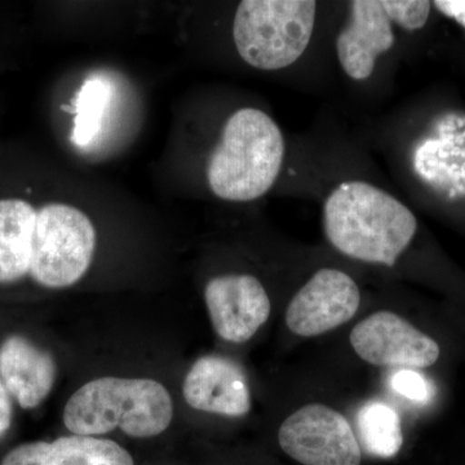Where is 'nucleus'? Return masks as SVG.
<instances>
[{
	"instance_id": "19",
	"label": "nucleus",
	"mask_w": 465,
	"mask_h": 465,
	"mask_svg": "<svg viewBox=\"0 0 465 465\" xmlns=\"http://www.w3.org/2000/svg\"><path fill=\"white\" fill-rule=\"evenodd\" d=\"M391 388L400 396L416 403H427L433 396L430 381L415 370H400L396 372L391 378Z\"/></svg>"
},
{
	"instance_id": "20",
	"label": "nucleus",
	"mask_w": 465,
	"mask_h": 465,
	"mask_svg": "<svg viewBox=\"0 0 465 465\" xmlns=\"http://www.w3.org/2000/svg\"><path fill=\"white\" fill-rule=\"evenodd\" d=\"M434 7L445 16L454 18L465 29V0H437Z\"/></svg>"
},
{
	"instance_id": "14",
	"label": "nucleus",
	"mask_w": 465,
	"mask_h": 465,
	"mask_svg": "<svg viewBox=\"0 0 465 465\" xmlns=\"http://www.w3.org/2000/svg\"><path fill=\"white\" fill-rule=\"evenodd\" d=\"M357 427L363 449L370 455L390 459L396 457L402 448L403 432L400 415L387 403L371 401L361 407Z\"/></svg>"
},
{
	"instance_id": "15",
	"label": "nucleus",
	"mask_w": 465,
	"mask_h": 465,
	"mask_svg": "<svg viewBox=\"0 0 465 465\" xmlns=\"http://www.w3.org/2000/svg\"><path fill=\"white\" fill-rule=\"evenodd\" d=\"M57 465H134L127 450L94 436L61 437L52 442Z\"/></svg>"
},
{
	"instance_id": "3",
	"label": "nucleus",
	"mask_w": 465,
	"mask_h": 465,
	"mask_svg": "<svg viewBox=\"0 0 465 465\" xmlns=\"http://www.w3.org/2000/svg\"><path fill=\"white\" fill-rule=\"evenodd\" d=\"M173 418L170 393L152 379H96L79 388L64 410V423L78 436L121 428L128 436L149 439L163 433Z\"/></svg>"
},
{
	"instance_id": "9",
	"label": "nucleus",
	"mask_w": 465,
	"mask_h": 465,
	"mask_svg": "<svg viewBox=\"0 0 465 465\" xmlns=\"http://www.w3.org/2000/svg\"><path fill=\"white\" fill-rule=\"evenodd\" d=\"M204 302L217 335L235 344L250 341L271 316L268 293L250 274L213 278L204 289Z\"/></svg>"
},
{
	"instance_id": "12",
	"label": "nucleus",
	"mask_w": 465,
	"mask_h": 465,
	"mask_svg": "<svg viewBox=\"0 0 465 465\" xmlns=\"http://www.w3.org/2000/svg\"><path fill=\"white\" fill-rule=\"evenodd\" d=\"M0 381L18 405L34 409L51 393L56 363L50 351L24 336H9L0 345Z\"/></svg>"
},
{
	"instance_id": "8",
	"label": "nucleus",
	"mask_w": 465,
	"mask_h": 465,
	"mask_svg": "<svg viewBox=\"0 0 465 465\" xmlns=\"http://www.w3.org/2000/svg\"><path fill=\"white\" fill-rule=\"evenodd\" d=\"M360 305V289L351 275L321 269L291 300L286 324L295 335L314 338L347 323Z\"/></svg>"
},
{
	"instance_id": "16",
	"label": "nucleus",
	"mask_w": 465,
	"mask_h": 465,
	"mask_svg": "<svg viewBox=\"0 0 465 465\" xmlns=\"http://www.w3.org/2000/svg\"><path fill=\"white\" fill-rule=\"evenodd\" d=\"M109 101V87L101 79H90L78 92L73 142L85 145L99 134L101 119Z\"/></svg>"
},
{
	"instance_id": "7",
	"label": "nucleus",
	"mask_w": 465,
	"mask_h": 465,
	"mask_svg": "<svg viewBox=\"0 0 465 465\" xmlns=\"http://www.w3.org/2000/svg\"><path fill=\"white\" fill-rule=\"evenodd\" d=\"M351 344L370 365L391 369H427L440 358V345L405 318L381 311L356 324Z\"/></svg>"
},
{
	"instance_id": "21",
	"label": "nucleus",
	"mask_w": 465,
	"mask_h": 465,
	"mask_svg": "<svg viewBox=\"0 0 465 465\" xmlns=\"http://www.w3.org/2000/svg\"><path fill=\"white\" fill-rule=\"evenodd\" d=\"M12 424L11 394L0 381V439L8 432Z\"/></svg>"
},
{
	"instance_id": "13",
	"label": "nucleus",
	"mask_w": 465,
	"mask_h": 465,
	"mask_svg": "<svg viewBox=\"0 0 465 465\" xmlns=\"http://www.w3.org/2000/svg\"><path fill=\"white\" fill-rule=\"evenodd\" d=\"M39 203L21 193H0V284L29 277Z\"/></svg>"
},
{
	"instance_id": "1",
	"label": "nucleus",
	"mask_w": 465,
	"mask_h": 465,
	"mask_svg": "<svg viewBox=\"0 0 465 465\" xmlns=\"http://www.w3.org/2000/svg\"><path fill=\"white\" fill-rule=\"evenodd\" d=\"M327 240L342 255L393 266L411 243L418 223L393 195L369 183H341L323 210Z\"/></svg>"
},
{
	"instance_id": "18",
	"label": "nucleus",
	"mask_w": 465,
	"mask_h": 465,
	"mask_svg": "<svg viewBox=\"0 0 465 465\" xmlns=\"http://www.w3.org/2000/svg\"><path fill=\"white\" fill-rule=\"evenodd\" d=\"M0 465H57V461L52 443L38 440L11 450Z\"/></svg>"
},
{
	"instance_id": "6",
	"label": "nucleus",
	"mask_w": 465,
	"mask_h": 465,
	"mask_svg": "<svg viewBox=\"0 0 465 465\" xmlns=\"http://www.w3.org/2000/svg\"><path fill=\"white\" fill-rule=\"evenodd\" d=\"M283 451L302 465H361L362 451L341 412L311 403L290 415L278 430Z\"/></svg>"
},
{
	"instance_id": "4",
	"label": "nucleus",
	"mask_w": 465,
	"mask_h": 465,
	"mask_svg": "<svg viewBox=\"0 0 465 465\" xmlns=\"http://www.w3.org/2000/svg\"><path fill=\"white\" fill-rule=\"evenodd\" d=\"M316 12L313 0H243L232 24L238 54L260 70L292 65L308 48Z\"/></svg>"
},
{
	"instance_id": "10",
	"label": "nucleus",
	"mask_w": 465,
	"mask_h": 465,
	"mask_svg": "<svg viewBox=\"0 0 465 465\" xmlns=\"http://www.w3.org/2000/svg\"><path fill=\"white\" fill-rule=\"evenodd\" d=\"M185 402L198 411L243 416L251 410L250 385L234 361L223 356L200 358L185 376Z\"/></svg>"
},
{
	"instance_id": "17",
	"label": "nucleus",
	"mask_w": 465,
	"mask_h": 465,
	"mask_svg": "<svg viewBox=\"0 0 465 465\" xmlns=\"http://www.w3.org/2000/svg\"><path fill=\"white\" fill-rule=\"evenodd\" d=\"M382 8L391 23L407 32H415L427 24L430 2L425 0H381Z\"/></svg>"
},
{
	"instance_id": "2",
	"label": "nucleus",
	"mask_w": 465,
	"mask_h": 465,
	"mask_svg": "<svg viewBox=\"0 0 465 465\" xmlns=\"http://www.w3.org/2000/svg\"><path fill=\"white\" fill-rule=\"evenodd\" d=\"M284 140L262 110L243 108L229 116L211 154L207 180L216 197L250 202L273 186L282 168Z\"/></svg>"
},
{
	"instance_id": "11",
	"label": "nucleus",
	"mask_w": 465,
	"mask_h": 465,
	"mask_svg": "<svg viewBox=\"0 0 465 465\" xmlns=\"http://www.w3.org/2000/svg\"><path fill=\"white\" fill-rule=\"evenodd\" d=\"M351 23L336 41L342 70L354 81L374 73L376 58L393 47L391 21L379 0H356L351 5Z\"/></svg>"
},
{
	"instance_id": "5",
	"label": "nucleus",
	"mask_w": 465,
	"mask_h": 465,
	"mask_svg": "<svg viewBox=\"0 0 465 465\" xmlns=\"http://www.w3.org/2000/svg\"><path fill=\"white\" fill-rule=\"evenodd\" d=\"M96 229L84 211L61 202L39 203L29 277L45 289L73 286L90 269Z\"/></svg>"
}]
</instances>
